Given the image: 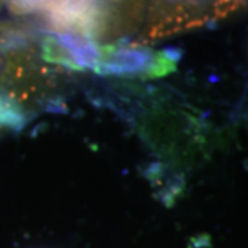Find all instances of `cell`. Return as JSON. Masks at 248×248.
<instances>
[{"label":"cell","mask_w":248,"mask_h":248,"mask_svg":"<svg viewBox=\"0 0 248 248\" xmlns=\"http://www.w3.org/2000/svg\"><path fill=\"white\" fill-rule=\"evenodd\" d=\"M0 9H1V3H0Z\"/></svg>","instance_id":"8992f818"},{"label":"cell","mask_w":248,"mask_h":248,"mask_svg":"<svg viewBox=\"0 0 248 248\" xmlns=\"http://www.w3.org/2000/svg\"><path fill=\"white\" fill-rule=\"evenodd\" d=\"M10 10L19 17H37L55 33H75L97 40L104 3L91 1H16Z\"/></svg>","instance_id":"277c9868"},{"label":"cell","mask_w":248,"mask_h":248,"mask_svg":"<svg viewBox=\"0 0 248 248\" xmlns=\"http://www.w3.org/2000/svg\"><path fill=\"white\" fill-rule=\"evenodd\" d=\"M39 45L46 63H57L78 72L94 71L101 51L94 40L75 33H47Z\"/></svg>","instance_id":"5b68a950"},{"label":"cell","mask_w":248,"mask_h":248,"mask_svg":"<svg viewBox=\"0 0 248 248\" xmlns=\"http://www.w3.org/2000/svg\"><path fill=\"white\" fill-rule=\"evenodd\" d=\"M244 6L240 1H160L148 7L146 29L137 45L228 17Z\"/></svg>","instance_id":"3957f363"},{"label":"cell","mask_w":248,"mask_h":248,"mask_svg":"<svg viewBox=\"0 0 248 248\" xmlns=\"http://www.w3.org/2000/svg\"><path fill=\"white\" fill-rule=\"evenodd\" d=\"M178 48L153 50L137 43L119 42L101 47L94 72L102 76L128 79H157L177 69Z\"/></svg>","instance_id":"7a4b0ae2"},{"label":"cell","mask_w":248,"mask_h":248,"mask_svg":"<svg viewBox=\"0 0 248 248\" xmlns=\"http://www.w3.org/2000/svg\"><path fill=\"white\" fill-rule=\"evenodd\" d=\"M40 55L35 32L0 21V130L19 131L40 112H57L61 81Z\"/></svg>","instance_id":"6da1fadb"}]
</instances>
